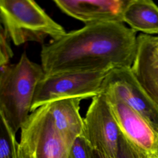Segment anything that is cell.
<instances>
[{
	"label": "cell",
	"instance_id": "cell-2",
	"mask_svg": "<svg viewBox=\"0 0 158 158\" xmlns=\"http://www.w3.org/2000/svg\"><path fill=\"white\" fill-rule=\"evenodd\" d=\"M44 76L41 64L23 52L14 64L0 65V115L16 134L27 120L39 82Z\"/></svg>",
	"mask_w": 158,
	"mask_h": 158
},
{
	"label": "cell",
	"instance_id": "cell-16",
	"mask_svg": "<svg viewBox=\"0 0 158 158\" xmlns=\"http://www.w3.org/2000/svg\"><path fill=\"white\" fill-rule=\"evenodd\" d=\"M94 158H101L94 151ZM116 158H146L125 137L122 139Z\"/></svg>",
	"mask_w": 158,
	"mask_h": 158
},
{
	"label": "cell",
	"instance_id": "cell-6",
	"mask_svg": "<svg viewBox=\"0 0 158 158\" xmlns=\"http://www.w3.org/2000/svg\"><path fill=\"white\" fill-rule=\"evenodd\" d=\"M83 122V136L94 152L101 158H116L124 135L104 93L92 98Z\"/></svg>",
	"mask_w": 158,
	"mask_h": 158
},
{
	"label": "cell",
	"instance_id": "cell-1",
	"mask_svg": "<svg viewBox=\"0 0 158 158\" xmlns=\"http://www.w3.org/2000/svg\"><path fill=\"white\" fill-rule=\"evenodd\" d=\"M136 50V32L123 23L88 24L43 44L41 65L44 75L131 67Z\"/></svg>",
	"mask_w": 158,
	"mask_h": 158
},
{
	"label": "cell",
	"instance_id": "cell-13",
	"mask_svg": "<svg viewBox=\"0 0 158 158\" xmlns=\"http://www.w3.org/2000/svg\"><path fill=\"white\" fill-rule=\"evenodd\" d=\"M15 135L1 117L0 122V158H22L19 142Z\"/></svg>",
	"mask_w": 158,
	"mask_h": 158
},
{
	"label": "cell",
	"instance_id": "cell-10",
	"mask_svg": "<svg viewBox=\"0 0 158 158\" xmlns=\"http://www.w3.org/2000/svg\"><path fill=\"white\" fill-rule=\"evenodd\" d=\"M81 100L77 98H61L47 104L54 125L70 146L83 133V118L80 113Z\"/></svg>",
	"mask_w": 158,
	"mask_h": 158
},
{
	"label": "cell",
	"instance_id": "cell-12",
	"mask_svg": "<svg viewBox=\"0 0 158 158\" xmlns=\"http://www.w3.org/2000/svg\"><path fill=\"white\" fill-rule=\"evenodd\" d=\"M158 65V36L140 34L137 36V50L133 69L154 68Z\"/></svg>",
	"mask_w": 158,
	"mask_h": 158
},
{
	"label": "cell",
	"instance_id": "cell-14",
	"mask_svg": "<svg viewBox=\"0 0 158 158\" xmlns=\"http://www.w3.org/2000/svg\"><path fill=\"white\" fill-rule=\"evenodd\" d=\"M142 86L158 106V69L131 68Z\"/></svg>",
	"mask_w": 158,
	"mask_h": 158
},
{
	"label": "cell",
	"instance_id": "cell-9",
	"mask_svg": "<svg viewBox=\"0 0 158 158\" xmlns=\"http://www.w3.org/2000/svg\"><path fill=\"white\" fill-rule=\"evenodd\" d=\"M130 0H54L66 15L85 25L123 23V14Z\"/></svg>",
	"mask_w": 158,
	"mask_h": 158
},
{
	"label": "cell",
	"instance_id": "cell-18",
	"mask_svg": "<svg viewBox=\"0 0 158 158\" xmlns=\"http://www.w3.org/2000/svg\"><path fill=\"white\" fill-rule=\"evenodd\" d=\"M154 68H157V69H158V65H157L156 67H154Z\"/></svg>",
	"mask_w": 158,
	"mask_h": 158
},
{
	"label": "cell",
	"instance_id": "cell-3",
	"mask_svg": "<svg viewBox=\"0 0 158 158\" xmlns=\"http://www.w3.org/2000/svg\"><path fill=\"white\" fill-rule=\"evenodd\" d=\"M1 26L15 46L27 42L43 44L51 38L56 40L67 31L33 0H1Z\"/></svg>",
	"mask_w": 158,
	"mask_h": 158
},
{
	"label": "cell",
	"instance_id": "cell-15",
	"mask_svg": "<svg viewBox=\"0 0 158 158\" xmlns=\"http://www.w3.org/2000/svg\"><path fill=\"white\" fill-rule=\"evenodd\" d=\"M68 158H94V150L85 137H77L72 144Z\"/></svg>",
	"mask_w": 158,
	"mask_h": 158
},
{
	"label": "cell",
	"instance_id": "cell-5",
	"mask_svg": "<svg viewBox=\"0 0 158 158\" xmlns=\"http://www.w3.org/2000/svg\"><path fill=\"white\" fill-rule=\"evenodd\" d=\"M109 70L75 71L44 75L37 86L31 112L59 99H84L98 96L101 93L102 83Z\"/></svg>",
	"mask_w": 158,
	"mask_h": 158
},
{
	"label": "cell",
	"instance_id": "cell-7",
	"mask_svg": "<svg viewBox=\"0 0 158 158\" xmlns=\"http://www.w3.org/2000/svg\"><path fill=\"white\" fill-rule=\"evenodd\" d=\"M101 93L123 101L158 131V106L139 82L131 67H117L109 70L102 83Z\"/></svg>",
	"mask_w": 158,
	"mask_h": 158
},
{
	"label": "cell",
	"instance_id": "cell-8",
	"mask_svg": "<svg viewBox=\"0 0 158 158\" xmlns=\"http://www.w3.org/2000/svg\"><path fill=\"white\" fill-rule=\"evenodd\" d=\"M104 94L125 137L146 158H158V131L123 101L112 95Z\"/></svg>",
	"mask_w": 158,
	"mask_h": 158
},
{
	"label": "cell",
	"instance_id": "cell-17",
	"mask_svg": "<svg viewBox=\"0 0 158 158\" xmlns=\"http://www.w3.org/2000/svg\"><path fill=\"white\" fill-rule=\"evenodd\" d=\"M9 38L1 25L0 30V65L9 64L14 53L8 41Z\"/></svg>",
	"mask_w": 158,
	"mask_h": 158
},
{
	"label": "cell",
	"instance_id": "cell-4",
	"mask_svg": "<svg viewBox=\"0 0 158 158\" xmlns=\"http://www.w3.org/2000/svg\"><path fill=\"white\" fill-rule=\"evenodd\" d=\"M20 130L22 158H68L71 146L54 125L47 104L31 112Z\"/></svg>",
	"mask_w": 158,
	"mask_h": 158
},
{
	"label": "cell",
	"instance_id": "cell-11",
	"mask_svg": "<svg viewBox=\"0 0 158 158\" xmlns=\"http://www.w3.org/2000/svg\"><path fill=\"white\" fill-rule=\"evenodd\" d=\"M123 22L144 34L158 33V6L151 0H130L123 14Z\"/></svg>",
	"mask_w": 158,
	"mask_h": 158
}]
</instances>
